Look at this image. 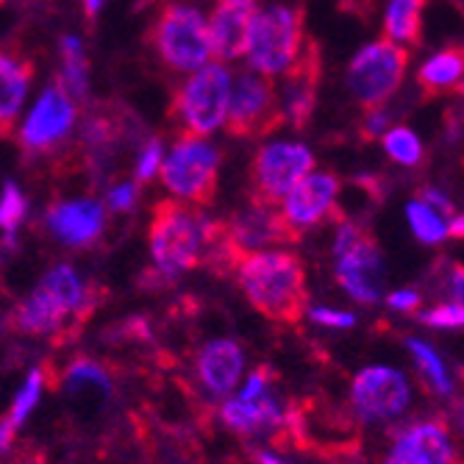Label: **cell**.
Instances as JSON below:
<instances>
[{
	"instance_id": "cell-4",
	"label": "cell",
	"mask_w": 464,
	"mask_h": 464,
	"mask_svg": "<svg viewBox=\"0 0 464 464\" xmlns=\"http://www.w3.org/2000/svg\"><path fill=\"white\" fill-rule=\"evenodd\" d=\"M148 45L153 53L179 72H195L212 56L208 25L198 9L167 4L148 31Z\"/></svg>"
},
{
	"instance_id": "cell-2",
	"label": "cell",
	"mask_w": 464,
	"mask_h": 464,
	"mask_svg": "<svg viewBox=\"0 0 464 464\" xmlns=\"http://www.w3.org/2000/svg\"><path fill=\"white\" fill-rule=\"evenodd\" d=\"M203 245H208V220L184 200H159L150 218V253L156 270L179 276L203 262Z\"/></svg>"
},
{
	"instance_id": "cell-3",
	"label": "cell",
	"mask_w": 464,
	"mask_h": 464,
	"mask_svg": "<svg viewBox=\"0 0 464 464\" xmlns=\"http://www.w3.org/2000/svg\"><path fill=\"white\" fill-rule=\"evenodd\" d=\"M231 75L223 64L198 67L170 101V122L187 140H203L226 120Z\"/></svg>"
},
{
	"instance_id": "cell-17",
	"label": "cell",
	"mask_w": 464,
	"mask_h": 464,
	"mask_svg": "<svg viewBox=\"0 0 464 464\" xmlns=\"http://www.w3.org/2000/svg\"><path fill=\"white\" fill-rule=\"evenodd\" d=\"M45 223L62 242L72 247H90L101 239L106 215L98 200H59L48 208Z\"/></svg>"
},
{
	"instance_id": "cell-1",
	"label": "cell",
	"mask_w": 464,
	"mask_h": 464,
	"mask_svg": "<svg viewBox=\"0 0 464 464\" xmlns=\"http://www.w3.org/2000/svg\"><path fill=\"white\" fill-rule=\"evenodd\" d=\"M237 281L250 306L273 323L298 325L309 312L306 270L295 253L250 250L237 262Z\"/></svg>"
},
{
	"instance_id": "cell-43",
	"label": "cell",
	"mask_w": 464,
	"mask_h": 464,
	"mask_svg": "<svg viewBox=\"0 0 464 464\" xmlns=\"http://www.w3.org/2000/svg\"><path fill=\"white\" fill-rule=\"evenodd\" d=\"M461 215H453V226H450V231H453V237H461Z\"/></svg>"
},
{
	"instance_id": "cell-38",
	"label": "cell",
	"mask_w": 464,
	"mask_h": 464,
	"mask_svg": "<svg viewBox=\"0 0 464 464\" xmlns=\"http://www.w3.org/2000/svg\"><path fill=\"white\" fill-rule=\"evenodd\" d=\"M312 320H317V323H323V325H334V328H351L356 320H353V314H348V312H334V309H312Z\"/></svg>"
},
{
	"instance_id": "cell-22",
	"label": "cell",
	"mask_w": 464,
	"mask_h": 464,
	"mask_svg": "<svg viewBox=\"0 0 464 464\" xmlns=\"http://www.w3.org/2000/svg\"><path fill=\"white\" fill-rule=\"evenodd\" d=\"M223 420H226L228 429H234L237 434H245V437L276 429L278 423H284L278 403L270 392H265L256 401H239V398L228 401L223 406Z\"/></svg>"
},
{
	"instance_id": "cell-19",
	"label": "cell",
	"mask_w": 464,
	"mask_h": 464,
	"mask_svg": "<svg viewBox=\"0 0 464 464\" xmlns=\"http://www.w3.org/2000/svg\"><path fill=\"white\" fill-rule=\"evenodd\" d=\"M242 362H245L242 348L234 340L206 343L198 356V375L203 387L218 398L228 395L242 375Z\"/></svg>"
},
{
	"instance_id": "cell-44",
	"label": "cell",
	"mask_w": 464,
	"mask_h": 464,
	"mask_svg": "<svg viewBox=\"0 0 464 464\" xmlns=\"http://www.w3.org/2000/svg\"><path fill=\"white\" fill-rule=\"evenodd\" d=\"M384 464H406V461H401V459H398V456H390V459H387V461H384Z\"/></svg>"
},
{
	"instance_id": "cell-5",
	"label": "cell",
	"mask_w": 464,
	"mask_h": 464,
	"mask_svg": "<svg viewBox=\"0 0 464 464\" xmlns=\"http://www.w3.org/2000/svg\"><path fill=\"white\" fill-rule=\"evenodd\" d=\"M306 42V9L304 6H276L256 14L247 36L250 67L273 78L284 75L286 67L298 59Z\"/></svg>"
},
{
	"instance_id": "cell-12",
	"label": "cell",
	"mask_w": 464,
	"mask_h": 464,
	"mask_svg": "<svg viewBox=\"0 0 464 464\" xmlns=\"http://www.w3.org/2000/svg\"><path fill=\"white\" fill-rule=\"evenodd\" d=\"M336 195H340V179L328 170L306 173L281 200L278 220L286 228L289 239H301L304 231L320 226L328 215H336Z\"/></svg>"
},
{
	"instance_id": "cell-33",
	"label": "cell",
	"mask_w": 464,
	"mask_h": 464,
	"mask_svg": "<svg viewBox=\"0 0 464 464\" xmlns=\"http://www.w3.org/2000/svg\"><path fill=\"white\" fill-rule=\"evenodd\" d=\"M137 192H140V184H120L111 189L109 206L114 208V212H131L134 203H137Z\"/></svg>"
},
{
	"instance_id": "cell-16",
	"label": "cell",
	"mask_w": 464,
	"mask_h": 464,
	"mask_svg": "<svg viewBox=\"0 0 464 464\" xmlns=\"http://www.w3.org/2000/svg\"><path fill=\"white\" fill-rule=\"evenodd\" d=\"M259 14V0H215L208 39L220 59H239L247 51V36Z\"/></svg>"
},
{
	"instance_id": "cell-39",
	"label": "cell",
	"mask_w": 464,
	"mask_h": 464,
	"mask_svg": "<svg viewBox=\"0 0 464 464\" xmlns=\"http://www.w3.org/2000/svg\"><path fill=\"white\" fill-rule=\"evenodd\" d=\"M14 426L9 423V420L4 417V420H0V450H6L9 445H12V440H14Z\"/></svg>"
},
{
	"instance_id": "cell-34",
	"label": "cell",
	"mask_w": 464,
	"mask_h": 464,
	"mask_svg": "<svg viewBox=\"0 0 464 464\" xmlns=\"http://www.w3.org/2000/svg\"><path fill=\"white\" fill-rule=\"evenodd\" d=\"M414 200H420V203H426L431 212H437L440 218H453L456 212H453V203L442 195V192H437V189H420L417 192V198Z\"/></svg>"
},
{
	"instance_id": "cell-10",
	"label": "cell",
	"mask_w": 464,
	"mask_h": 464,
	"mask_svg": "<svg viewBox=\"0 0 464 464\" xmlns=\"http://www.w3.org/2000/svg\"><path fill=\"white\" fill-rule=\"evenodd\" d=\"M312 150L298 142H273L259 148L247 167L250 206L276 208L286 198V192L312 170Z\"/></svg>"
},
{
	"instance_id": "cell-11",
	"label": "cell",
	"mask_w": 464,
	"mask_h": 464,
	"mask_svg": "<svg viewBox=\"0 0 464 464\" xmlns=\"http://www.w3.org/2000/svg\"><path fill=\"white\" fill-rule=\"evenodd\" d=\"M72 122H75V101L64 90L62 78H53V83L45 90V95L39 98V103L34 106L28 122L20 131L23 156L25 159L53 156L64 145Z\"/></svg>"
},
{
	"instance_id": "cell-28",
	"label": "cell",
	"mask_w": 464,
	"mask_h": 464,
	"mask_svg": "<svg viewBox=\"0 0 464 464\" xmlns=\"http://www.w3.org/2000/svg\"><path fill=\"white\" fill-rule=\"evenodd\" d=\"M67 384L72 392H81V390H101V392H109L111 390V382L109 375L90 359H78L72 362L70 372H67Z\"/></svg>"
},
{
	"instance_id": "cell-42",
	"label": "cell",
	"mask_w": 464,
	"mask_h": 464,
	"mask_svg": "<svg viewBox=\"0 0 464 464\" xmlns=\"http://www.w3.org/2000/svg\"><path fill=\"white\" fill-rule=\"evenodd\" d=\"M259 464H284V461L278 456H273V453H262L259 456Z\"/></svg>"
},
{
	"instance_id": "cell-26",
	"label": "cell",
	"mask_w": 464,
	"mask_h": 464,
	"mask_svg": "<svg viewBox=\"0 0 464 464\" xmlns=\"http://www.w3.org/2000/svg\"><path fill=\"white\" fill-rule=\"evenodd\" d=\"M409 351L414 353V362L420 364V370H423L426 382L440 392V395H448L450 392V378H448V370L442 364V359L437 356V351L426 343L420 340H409Z\"/></svg>"
},
{
	"instance_id": "cell-24",
	"label": "cell",
	"mask_w": 464,
	"mask_h": 464,
	"mask_svg": "<svg viewBox=\"0 0 464 464\" xmlns=\"http://www.w3.org/2000/svg\"><path fill=\"white\" fill-rule=\"evenodd\" d=\"M62 67L64 72L59 78L64 90L70 92L72 101H83L90 90V59L75 36H62Z\"/></svg>"
},
{
	"instance_id": "cell-14",
	"label": "cell",
	"mask_w": 464,
	"mask_h": 464,
	"mask_svg": "<svg viewBox=\"0 0 464 464\" xmlns=\"http://www.w3.org/2000/svg\"><path fill=\"white\" fill-rule=\"evenodd\" d=\"M351 401L362 420H392L409 406V382L392 367H367L353 378Z\"/></svg>"
},
{
	"instance_id": "cell-32",
	"label": "cell",
	"mask_w": 464,
	"mask_h": 464,
	"mask_svg": "<svg viewBox=\"0 0 464 464\" xmlns=\"http://www.w3.org/2000/svg\"><path fill=\"white\" fill-rule=\"evenodd\" d=\"M423 320L429 325H437V328H459L464 323V312H461V304H442L437 309H431L429 314H423Z\"/></svg>"
},
{
	"instance_id": "cell-6",
	"label": "cell",
	"mask_w": 464,
	"mask_h": 464,
	"mask_svg": "<svg viewBox=\"0 0 464 464\" xmlns=\"http://www.w3.org/2000/svg\"><path fill=\"white\" fill-rule=\"evenodd\" d=\"M223 122L234 140H262L278 131L286 122V117H284L281 92L276 90L273 78L256 70L239 72L228 92Z\"/></svg>"
},
{
	"instance_id": "cell-8",
	"label": "cell",
	"mask_w": 464,
	"mask_h": 464,
	"mask_svg": "<svg viewBox=\"0 0 464 464\" xmlns=\"http://www.w3.org/2000/svg\"><path fill=\"white\" fill-rule=\"evenodd\" d=\"M336 281L359 304H375L382 298L384 256L375 234L359 223H343L334 242Z\"/></svg>"
},
{
	"instance_id": "cell-46",
	"label": "cell",
	"mask_w": 464,
	"mask_h": 464,
	"mask_svg": "<svg viewBox=\"0 0 464 464\" xmlns=\"http://www.w3.org/2000/svg\"><path fill=\"white\" fill-rule=\"evenodd\" d=\"M0 4H6V0H0Z\"/></svg>"
},
{
	"instance_id": "cell-9",
	"label": "cell",
	"mask_w": 464,
	"mask_h": 464,
	"mask_svg": "<svg viewBox=\"0 0 464 464\" xmlns=\"http://www.w3.org/2000/svg\"><path fill=\"white\" fill-rule=\"evenodd\" d=\"M161 181L173 195L195 206H212L220 189V150L203 140H179L159 167Z\"/></svg>"
},
{
	"instance_id": "cell-20",
	"label": "cell",
	"mask_w": 464,
	"mask_h": 464,
	"mask_svg": "<svg viewBox=\"0 0 464 464\" xmlns=\"http://www.w3.org/2000/svg\"><path fill=\"white\" fill-rule=\"evenodd\" d=\"M461 75H464V51L461 45H450L431 56L417 72V87L426 101L461 92Z\"/></svg>"
},
{
	"instance_id": "cell-41",
	"label": "cell",
	"mask_w": 464,
	"mask_h": 464,
	"mask_svg": "<svg viewBox=\"0 0 464 464\" xmlns=\"http://www.w3.org/2000/svg\"><path fill=\"white\" fill-rule=\"evenodd\" d=\"M362 4H367V6H370L372 0H345L343 6H345V9H353V6H356V12H362Z\"/></svg>"
},
{
	"instance_id": "cell-7",
	"label": "cell",
	"mask_w": 464,
	"mask_h": 464,
	"mask_svg": "<svg viewBox=\"0 0 464 464\" xmlns=\"http://www.w3.org/2000/svg\"><path fill=\"white\" fill-rule=\"evenodd\" d=\"M411 53L390 39L370 42L348 67V90L364 111L384 109L401 90Z\"/></svg>"
},
{
	"instance_id": "cell-23",
	"label": "cell",
	"mask_w": 464,
	"mask_h": 464,
	"mask_svg": "<svg viewBox=\"0 0 464 464\" xmlns=\"http://www.w3.org/2000/svg\"><path fill=\"white\" fill-rule=\"evenodd\" d=\"M429 0H390L384 14V39L395 45H423V14Z\"/></svg>"
},
{
	"instance_id": "cell-13",
	"label": "cell",
	"mask_w": 464,
	"mask_h": 464,
	"mask_svg": "<svg viewBox=\"0 0 464 464\" xmlns=\"http://www.w3.org/2000/svg\"><path fill=\"white\" fill-rule=\"evenodd\" d=\"M320 78H323V48L320 42L306 36L304 48L286 72H284V117L295 129L304 131L314 117L317 95H320Z\"/></svg>"
},
{
	"instance_id": "cell-15",
	"label": "cell",
	"mask_w": 464,
	"mask_h": 464,
	"mask_svg": "<svg viewBox=\"0 0 464 464\" xmlns=\"http://www.w3.org/2000/svg\"><path fill=\"white\" fill-rule=\"evenodd\" d=\"M36 72V62L20 45L0 48V140L14 134L28 87Z\"/></svg>"
},
{
	"instance_id": "cell-25",
	"label": "cell",
	"mask_w": 464,
	"mask_h": 464,
	"mask_svg": "<svg viewBox=\"0 0 464 464\" xmlns=\"http://www.w3.org/2000/svg\"><path fill=\"white\" fill-rule=\"evenodd\" d=\"M406 215L411 220V231L417 234L420 242H426V245H437L448 237V226L442 223V218L437 212H431V208L426 203H420V200H411L406 206Z\"/></svg>"
},
{
	"instance_id": "cell-36",
	"label": "cell",
	"mask_w": 464,
	"mask_h": 464,
	"mask_svg": "<svg viewBox=\"0 0 464 464\" xmlns=\"http://www.w3.org/2000/svg\"><path fill=\"white\" fill-rule=\"evenodd\" d=\"M267 387H270V367H259L256 372L247 378V384H245L239 401H256V398H262L267 392Z\"/></svg>"
},
{
	"instance_id": "cell-27",
	"label": "cell",
	"mask_w": 464,
	"mask_h": 464,
	"mask_svg": "<svg viewBox=\"0 0 464 464\" xmlns=\"http://www.w3.org/2000/svg\"><path fill=\"white\" fill-rule=\"evenodd\" d=\"M384 148L392 156V161H398V164L414 167L423 161V145H420V140L409 129H392L384 137Z\"/></svg>"
},
{
	"instance_id": "cell-31",
	"label": "cell",
	"mask_w": 464,
	"mask_h": 464,
	"mask_svg": "<svg viewBox=\"0 0 464 464\" xmlns=\"http://www.w3.org/2000/svg\"><path fill=\"white\" fill-rule=\"evenodd\" d=\"M161 167V140H150L142 153H140V161H137V181L134 184H148L156 179Z\"/></svg>"
},
{
	"instance_id": "cell-30",
	"label": "cell",
	"mask_w": 464,
	"mask_h": 464,
	"mask_svg": "<svg viewBox=\"0 0 464 464\" xmlns=\"http://www.w3.org/2000/svg\"><path fill=\"white\" fill-rule=\"evenodd\" d=\"M25 212H28L25 195L17 189V184H6L4 198H0V228L12 237L17 231V226L25 220Z\"/></svg>"
},
{
	"instance_id": "cell-29",
	"label": "cell",
	"mask_w": 464,
	"mask_h": 464,
	"mask_svg": "<svg viewBox=\"0 0 464 464\" xmlns=\"http://www.w3.org/2000/svg\"><path fill=\"white\" fill-rule=\"evenodd\" d=\"M42 384H45V372H42V370H34V372L28 375V382L23 384V390L17 392L12 409H9V417H6L14 429H20V426H23V420L34 411V406H36V401H39V392H42Z\"/></svg>"
},
{
	"instance_id": "cell-37",
	"label": "cell",
	"mask_w": 464,
	"mask_h": 464,
	"mask_svg": "<svg viewBox=\"0 0 464 464\" xmlns=\"http://www.w3.org/2000/svg\"><path fill=\"white\" fill-rule=\"evenodd\" d=\"M387 304L398 312H417L420 306H423V295L414 292V289H401V292H392Z\"/></svg>"
},
{
	"instance_id": "cell-35",
	"label": "cell",
	"mask_w": 464,
	"mask_h": 464,
	"mask_svg": "<svg viewBox=\"0 0 464 464\" xmlns=\"http://www.w3.org/2000/svg\"><path fill=\"white\" fill-rule=\"evenodd\" d=\"M364 122H362V137L370 142L375 140L378 134H384V129L390 125V114H387V106L384 109H372V111H364Z\"/></svg>"
},
{
	"instance_id": "cell-45",
	"label": "cell",
	"mask_w": 464,
	"mask_h": 464,
	"mask_svg": "<svg viewBox=\"0 0 464 464\" xmlns=\"http://www.w3.org/2000/svg\"><path fill=\"white\" fill-rule=\"evenodd\" d=\"M4 328H6V320H4V317H0V334H4Z\"/></svg>"
},
{
	"instance_id": "cell-18",
	"label": "cell",
	"mask_w": 464,
	"mask_h": 464,
	"mask_svg": "<svg viewBox=\"0 0 464 464\" xmlns=\"http://www.w3.org/2000/svg\"><path fill=\"white\" fill-rule=\"evenodd\" d=\"M392 456L406 464H453V445L445 423H440V420L414 423L401 434Z\"/></svg>"
},
{
	"instance_id": "cell-21",
	"label": "cell",
	"mask_w": 464,
	"mask_h": 464,
	"mask_svg": "<svg viewBox=\"0 0 464 464\" xmlns=\"http://www.w3.org/2000/svg\"><path fill=\"white\" fill-rule=\"evenodd\" d=\"M122 134H125L122 114L117 109H98L87 117V122H83V129H81V150L90 161L101 164L111 159Z\"/></svg>"
},
{
	"instance_id": "cell-40",
	"label": "cell",
	"mask_w": 464,
	"mask_h": 464,
	"mask_svg": "<svg viewBox=\"0 0 464 464\" xmlns=\"http://www.w3.org/2000/svg\"><path fill=\"white\" fill-rule=\"evenodd\" d=\"M103 9V0H83V12H87V20H95Z\"/></svg>"
}]
</instances>
